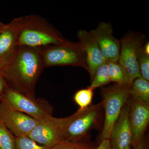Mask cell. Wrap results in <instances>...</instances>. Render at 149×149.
<instances>
[{"mask_svg": "<svg viewBox=\"0 0 149 149\" xmlns=\"http://www.w3.org/2000/svg\"><path fill=\"white\" fill-rule=\"evenodd\" d=\"M79 42L82 46L86 57L88 70L91 80L98 68L106 62L97 43L90 32L80 30L77 32Z\"/></svg>", "mask_w": 149, "mask_h": 149, "instance_id": "14", "label": "cell"}, {"mask_svg": "<svg viewBox=\"0 0 149 149\" xmlns=\"http://www.w3.org/2000/svg\"><path fill=\"white\" fill-rule=\"evenodd\" d=\"M40 49L45 68L70 65L88 70L85 53L79 42L68 41Z\"/></svg>", "mask_w": 149, "mask_h": 149, "instance_id": "3", "label": "cell"}, {"mask_svg": "<svg viewBox=\"0 0 149 149\" xmlns=\"http://www.w3.org/2000/svg\"><path fill=\"white\" fill-rule=\"evenodd\" d=\"M134 149H148V144L142 139Z\"/></svg>", "mask_w": 149, "mask_h": 149, "instance_id": "25", "label": "cell"}, {"mask_svg": "<svg viewBox=\"0 0 149 149\" xmlns=\"http://www.w3.org/2000/svg\"><path fill=\"white\" fill-rule=\"evenodd\" d=\"M7 26V24H4L2 22H0V33L5 29Z\"/></svg>", "mask_w": 149, "mask_h": 149, "instance_id": "26", "label": "cell"}, {"mask_svg": "<svg viewBox=\"0 0 149 149\" xmlns=\"http://www.w3.org/2000/svg\"><path fill=\"white\" fill-rule=\"evenodd\" d=\"M116 85L102 89L105 120L101 141L109 139L112 129L130 97V87Z\"/></svg>", "mask_w": 149, "mask_h": 149, "instance_id": "4", "label": "cell"}, {"mask_svg": "<svg viewBox=\"0 0 149 149\" xmlns=\"http://www.w3.org/2000/svg\"><path fill=\"white\" fill-rule=\"evenodd\" d=\"M0 149H16V137L0 119Z\"/></svg>", "mask_w": 149, "mask_h": 149, "instance_id": "18", "label": "cell"}, {"mask_svg": "<svg viewBox=\"0 0 149 149\" xmlns=\"http://www.w3.org/2000/svg\"><path fill=\"white\" fill-rule=\"evenodd\" d=\"M2 72V69L0 67V73H1V72Z\"/></svg>", "mask_w": 149, "mask_h": 149, "instance_id": "27", "label": "cell"}, {"mask_svg": "<svg viewBox=\"0 0 149 149\" xmlns=\"http://www.w3.org/2000/svg\"><path fill=\"white\" fill-rule=\"evenodd\" d=\"M110 82L108 63V62L106 61L99 67L97 70L92 80V83L88 87L94 90L96 88L109 84Z\"/></svg>", "mask_w": 149, "mask_h": 149, "instance_id": "17", "label": "cell"}, {"mask_svg": "<svg viewBox=\"0 0 149 149\" xmlns=\"http://www.w3.org/2000/svg\"><path fill=\"white\" fill-rule=\"evenodd\" d=\"M45 68L40 49L19 47L1 73L11 89L30 97L38 78Z\"/></svg>", "mask_w": 149, "mask_h": 149, "instance_id": "1", "label": "cell"}, {"mask_svg": "<svg viewBox=\"0 0 149 149\" xmlns=\"http://www.w3.org/2000/svg\"><path fill=\"white\" fill-rule=\"evenodd\" d=\"M108 63L111 82H115L119 86L130 87L132 83L124 68L118 62H108Z\"/></svg>", "mask_w": 149, "mask_h": 149, "instance_id": "15", "label": "cell"}, {"mask_svg": "<svg viewBox=\"0 0 149 149\" xmlns=\"http://www.w3.org/2000/svg\"><path fill=\"white\" fill-rule=\"evenodd\" d=\"M143 37L130 32L120 41V49L118 62L130 77L131 83L141 77L137 55L139 48L143 45Z\"/></svg>", "mask_w": 149, "mask_h": 149, "instance_id": "7", "label": "cell"}, {"mask_svg": "<svg viewBox=\"0 0 149 149\" xmlns=\"http://www.w3.org/2000/svg\"><path fill=\"white\" fill-rule=\"evenodd\" d=\"M71 118L72 115L63 118L51 115L39 121L28 136L41 145L53 148L63 140L65 128Z\"/></svg>", "mask_w": 149, "mask_h": 149, "instance_id": "5", "label": "cell"}, {"mask_svg": "<svg viewBox=\"0 0 149 149\" xmlns=\"http://www.w3.org/2000/svg\"><path fill=\"white\" fill-rule=\"evenodd\" d=\"M137 59L141 77L149 81V54L147 53L145 51L143 45L139 48Z\"/></svg>", "mask_w": 149, "mask_h": 149, "instance_id": "21", "label": "cell"}, {"mask_svg": "<svg viewBox=\"0 0 149 149\" xmlns=\"http://www.w3.org/2000/svg\"><path fill=\"white\" fill-rule=\"evenodd\" d=\"M52 148L40 145L28 136L16 137V149H52Z\"/></svg>", "mask_w": 149, "mask_h": 149, "instance_id": "22", "label": "cell"}, {"mask_svg": "<svg viewBox=\"0 0 149 149\" xmlns=\"http://www.w3.org/2000/svg\"><path fill=\"white\" fill-rule=\"evenodd\" d=\"M130 94L149 104V81L142 77L135 79L130 87Z\"/></svg>", "mask_w": 149, "mask_h": 149, "instance_id": "16", "label": "cell"}, {"mask_svg": "<svg viewBox=\"0 0 149 149\" xmlns=\"http://www.w3.org/2000/svg\"><path fill=\"white\" fill-rule=\"evenodd\" d=\"M95 40L103 56L107 62H117L119 59L120 41L113 35L111 24L102 22L90 32Z\"/></svg>", "mask_w": 149, "mask_h": 149, "instance_id": "10", "label": "cell"}, {"mask_svg": "<svg viewBox=\"0 0 149 149\" xmlns=\"http://www.w3.org/2000/svg\"><path fill=\"white\" fill-rule=\"evenodd\" d=\"M8 88L6 81L1 72L0 73V101L6 91Z\"/></svg>", "mask_w": 149, "mask_h": 149, "instance_id": "23", "label": "cell"}, {"mask_svg": "<svg viewBox=\"0 0 149 149\" xmlns=\"http://www.w3.org/2000/svg\"><path fill=\"white\" fill-rule=\"evenodd\" d=\"M129 114V123L133 136L132 146L135 148L140 141L149 122V104L133 97Z\"/></svg>", "mask_w": 149, "mask_h": 149, "instance_id": "11", "label": "cell"}, {"mask_svg": "<svg viewBox=\"0 0 149 149\" xmlns=\"http://www.w3.org/2000/svg\"><path fill=\"white\" fill-rule=\"evenodd\" d=\"M96 147L88 141L63 140L52 149H95Z\"/></svg>", "mask_w": 149, "mask_h": 149, "instance_id": "20", "label": "cell"}, {"mask_svg": "<svg viewBox=\"0 0 149 149\" xmlns=\"http://www.w3.org/2000/svg\"><path fill=\"white\" fill-rule=\"evenodd\" d=\"M20 17L14 19L0 33V67L2 69L16 53Z\"/></svg>", "mask_w": 149, "mask_h": 149, "instance_id": "13", "label": "cell"}, {"mask_svg": "<svg viewBox=\"0 0 149 149\" xmlns=\"http://www.w3.org/2000/svg\"><path fill=\"white\" fill-rule=\"evenodd\" d=\"M68 41L42 17L32 15L20 17L17 42L19 47L41 49Z\"/></svg>", "mask_w": 149, "mask_h": 149, "instance_id": "2", "label": "cell"}, {"mask_svg": "<svg viewBox=\"0 0 149 149\" xmlns=\"http://www.w3.org/2000/svg\"><path fill=\"white\" fill-rule=\"evenodd\" d=\"M102 106V101L84 110L79 109L72 114L65 128L63 140L82 141L85 134L97 123Z\"/></svg>", "mask_w": 149, "mask_h": 149, "instance_id": "6", "label": "cell"}, {"mask_svg": "<svg viewBox=\"0 0 149 149\" xmlns=\"http://www.w3.org/2000/svg\"><path fill=\"white\" fill-rule=\"evenodd\" d=\"M0 119L15 137L28 136L39 121L0 102Z\"/></svg>", "mask_w": 149, "mask_h": 149, "instance_id": "9", "label": "cell"}, {"mask_svg": "<svg viewBox=\"0 0 149 149\" xmlns=\"http://www.w3.org/2000/svg\"><path fill=\"white\" fill-rule=\"evenodd\" d=\"M130 104L122 108L112 129L109 141L112 149H130L133 143L132 130L129 123Z\"/></svg>", "mask_w": 149, "mask_h": 149, "instance_id": "12", "label": "cell"}, {"mask_svg": "<svg viewBox=\"0 0 149 149\" xmlns=\"http://www.w3.org/2000/svg\"><path fill=\"white\" fill-rule=\"evenodd\" d=\"M95 149H112L111 146L109 139L101 141L100 144Z\"/></svg>", "mask_w": 149, "mask_h": 149, "instance_id": "24", "label": "cell"}, {"mask_svg": "<svg viewBox=\"0 0 149 149\" xmlns=\"http://www.w3.org/2000/svg\"><path fill=\"white\" fill-rule=\"evenodd\" d=\"M0 102L11 109L28 115L39 121L51 116L32 98L10 88L6 91Z\"/></svg>", "mask_w": 149, "mask_h": 149, "instance_id": "8", "label": "cell"}, {"mask_svg": "<svg viewBox=\"0 0 149 149\" xmlns=\"http://www.w3.org/2000/svg\"><path fill=\"white\" fill-rule=\"evenodd\" d=\"M93 94V90L89 87L76 92L74 96V100L80 107V109H85L91 105Z\"/></svg>", "mask_w": 149, "mask_h": 149, "instance_id": "19", "label": "cell"}]
</instances>
